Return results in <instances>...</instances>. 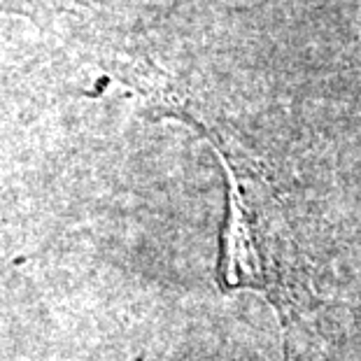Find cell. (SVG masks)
Instances as JSON below:
<instances>
[{
  "instance_id": "obj_1",
  "label": "cell",
  "mask_w": 361,
  "mask_h": 361,
  "mask_svg": "<svg viewBox=\"0 0 361 361\" xmlns=\"http://www.w3.org/2000/svg\"><path fill=\"white\" fill-rule=\"evenodd\" d=\"M26 0H0V12H7V10H14V7H21Z\"/></svg>"
}]
</instances>
